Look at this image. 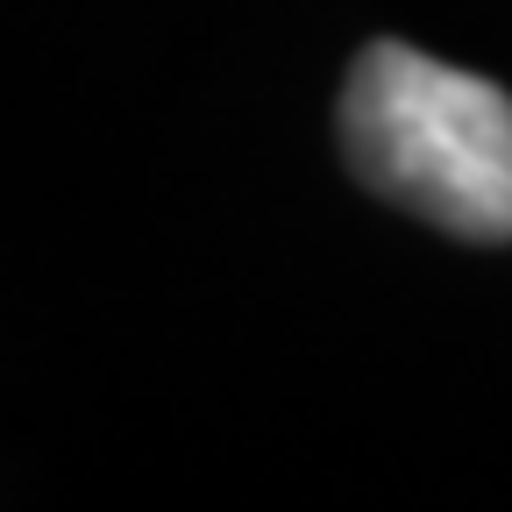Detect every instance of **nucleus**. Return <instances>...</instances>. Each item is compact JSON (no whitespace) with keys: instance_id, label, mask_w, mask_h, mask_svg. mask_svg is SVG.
I'll list each match as a JSON object with an SVG mask.
<instances>
[{"instance_id":"nucleus-1","label":"nucleus","mask_w":512,"mask_h":512,"mask_svg":"<svg viewBox=\"0 0 512 512\" xmlns=\"http://www.w3.org/2000/svg\"><path fill=\"white\" fill-rule=\"evenodd\" d=\"M342 150L392 207L470 235L512 242V100L413 43H370L342 93Z\"/></svg>"}]
</instances>
